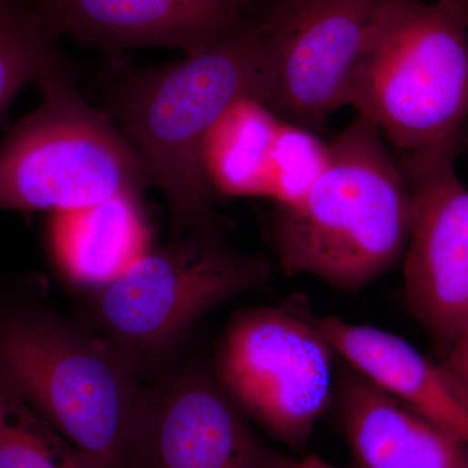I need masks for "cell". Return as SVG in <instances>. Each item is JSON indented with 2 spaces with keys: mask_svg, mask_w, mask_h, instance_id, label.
I'll list each match as a JSON object with an SVG mask.
<instances>
[{
  "mask_svg": "<svg viewBox=\"0 0 468 468\" xmlns=\"http://www.w3.org/2000/svg\"><path fill=\"white\" fill-rule=\"evenodd\" d=\"M412 199L384 135L356 117L329 144V162L310 192L277 207L271 242L282 272L344 292L372 284L402 261Z\"/></svg>",
  "mask_w": 468,
  "mask_h": 468,
  "instance_id": "cell-2",
  "label": "cell"
},
{
  "mask_svg": "<svg viewBox=\"0 0 468 468\" xmlns=\"http://www.w3.org/2000/svg\"><path fill=\"white\" fill-rule=\"evenodd\" d=\"M0 468H101L52 426L0 369Z\"/></svg>",
  "mask_w": 468,
  "mask_h": 468,
  "instance_id": "cell-17",
  "label": "cell"
},
{
  "mask_svg": "<svg viewBox=\"0 0 468 468\" xmlns=\"http://www.w3.org/2000/svg\"><path fill=\"white\" fill-rule=\"evenodd\" d=\"M260 18L168 66L111 82L106 113L140 153L167 203L171 236L217 223L203 151L212 128L241 98L263 101Z\"/></svg>",
  "mask_w": 468,
  "mask_h": 468,
  "instance_id": "cell-1",
  "label": "cell"
},
{
  "mask_svg": "<svg viewBox=\"0 0 468 468\" xmlns=\"http://www.w3.org/2000/svg\"><path fill=\"white\" fill-rule=\"evenodd\" d=\"M39 0H0V117L15 97L64 63Z\"/></svg>",
  "mask_w": 468,
  "mask_h": 468,
  "instance_id": "cell-16",
  "label": "cell"
},
{
  "mask_svg": "<svg viewBox=\"0 0 468 468\" xmlns=\"http://www.w3.org/2000/svg\"><path fill=\"white\" fill-rule=\"evenodd\" d=\"M0 369L101 468H116L144 378L106 335L68 322L27 282H0Z\"/></svg>",
  "mask_w": 468,
  "mask_h": 468,
  "instance_id": "cell-3",
  "label": "cell"
},
{
  "mask_svg": "<svg viewBox=\"0 0 468 468\" xmlns=\"http://www.w3.org/2000/svg\"><path fill=\"white\" fill-rule=\"evenodd\" d=\"M441 363L468 388V325L442 356Z\"/></svg>",
  "mask_w": 468,
  "mask_h": 468,
  "instance_id": "cell-19",
  "label": "cell"
},
{
  "mask_svg": "<svg viewBox=\"0 0 468 468\" xmlns=\"http://www.w3.org/2000/svg\"><path fill=\"white\" fill-rule=\"evenodd\" d=\"M402 153L461 137L468 122V27L423 0H383L349 103Z\"/></svg>",
  "mask_w": 468,
  "mask_h": 468,
  "instance_id": "cell-4",
  "label": "cell"
},
{
  "mask_svg": "<svg viewBox=\"0 0 468 468\" xmlns=\"http://www.w3.org/2000/svg\"><path fill=\"white\" fill-rule=\"evenodd\" d=\"M239 2L241 3L242 7L245 8L246 5H249V3L252 2V0H239Z\"/></svg>",
  "mask_w": 468,
  "mask_h": 468,
  "instance_id": "cell-22",
  "label": "cell"
},
{
  "mask_svg": "<svg viewBox=\"0 0 468 468\" xmlns=\"http://www.w3.org/2000/svg\"><path fill=\"white\" fill-rule=\"evenodd\" d=\"M335 356L316 320L254 307L228 324L212 372L246 417L301 449L334 401Z\"/></svg>",
  "mask_w": 468,
  "mask_h": 468,
  "instance_id": "cell-7",
  "label": "cell"
},
{
  "mask_svg": "<svg viewBox=\"0 0 468 468\" xmlns=\"http://www.w3.org/2000/svg\"><path fill=\"white\" fill-rule=\"evenodd\" d=\"M282 458L214 372L183 366L144 384L116 468H275Z\"/></svg>",
  "mask_w": 468,
  "mask_h": 468,
  "instance_id": "cell-10",
  "label": "cell"
},
{
  "mask_svg": "<svg viewBox=\"0 0 468 468\" xmlns=\"http://www.w3.org/2000/svg\"><path fill=\"white\" fill-rule=\"evenodd\" d=\"M42 101L0 143V211H68L140 196L149 169L124 132L92 109L67 61L37 82Z\"/></svg>",
  "mask_w": 468,
  "mask_h": 468,
  "instance_id": "cell-6",
  "label": "cell"
},
{
  "mask_svg": "<svg viewBox=\"0 0 468 468\" xmlns=\"http://www.w3.org/2000/svg\"><path fill=\"white\" fill-rule=\"evenodd\" d=\"M337 356L468 446V388L392 332L337 316L316 319Z\"/></svg>",
  "mask_w": 468,
  "mask_h": 468,
  "instance_id": "cell-13",
  "label": "cell"
},
{
  "mask_svg": "<svg viewBox=\"0 0 468 468\" xmlns=\"http://www.w3.org/2000/svg\"><path fill=\"white\" fill-rule=\"evenodd\" d=\"M271 273L268 258L233 248L218 224L175 234L95 291V325L144 378L154 377L205 316L261 288Z\"/></svg>",
  "mask_w": 468,
  "mask_h": 468,
  "instance_id": "cell-5",
  "label": "cell"
},
{
  "mask_svg": "<svg viewBox=\"0 0 468 468\" xmlns=\"http://www.w3.org/2000/svg\"><path fill=\"white\" fill-rule=\"evenodd\" d=\"M436 3L461 18L468 27V0H436Z\"/></svg>",
  "mask_w": 468,
  "mask_h": 468,
  "instance_id": "cell-21",
  "label": "cell"
},
{
  "mask_svg": "<svg viewBox=\"0 0 468 468\" xmlns=\"http://www.w3.org/2000/svg\"><path fill=\"white\" fill-rule=\"evenodd\" d=\"M383 0H276L260 16L263 103L319 128L349 103L351 79Z\"/></svg>",
  "mask_w": 468,
  "mask_h": 468,
  "instance_id": "cell-8",
  "label": "cell"
},
{
  "mask_svg": "<svg viewBox=\"0 0 468 468\" xmlns=\"http://www.w3.org/2000/svg\"><path fill=\"white\" fill-rule=\"evenodd\" d=\"M275 468H335L329 464L328 462L322 460V458L310 455V457L303 458L300 461H291L282 458Z\"/></svg>",
  "mask_w": 468,
  "mask_h": 468,
  "instance_id": "cell-20",
  "label": "cell"
},
{
  "mask_svg": "<svg viewBox=\"0 0 468 468\" xmlns=\"http://www.w3.org/2000/svg\"><path fill=\"white\" fill-rule=\"evenodd\" d=\"M460 144L452 138L399 160L412 199L403 292L441 358L468 325V189L455 168Z\"/></svg>",
  "mask_w": 468,
  "mask_h": 468,
  "instance_id": "cell-9",
  "label": "cell"
},
{
  "mask_svg": "<svg viewBox=\"0 0 468 468\" xmlns=\"http://www.w3.org/2000/svg\"><path fill=\"white\" fill-rule=\"evenodd\" d=\"M282 117L263 101L241 98L218 119L203 160L214 192L266 198L268 174Z\"/></svg>",
  "mask_w": 468,
  "mask_h": 468,
  "instance_id": "cell-15",
  "label": "cell"
},
{
  "mask_svg": "<svg viewBox=\"0 0 468 468\" xmlns=\"http://www.w3.org/2000/svg\"><path fill=\"white\" fill-rule=\"evenodd\" d=\"M58 37L116 57L132 48L194 55L228 38L245 17L239 0H39Z\"/></svg>",
  "mask_w": 468,
  "mask_h": 468,
  "instance_id": "cell-11",
  "label": "cell"
},
{
  "mask_svg": "<svg viewBox=\"0 0 468 468\" xmlns=\"http://www.w3.org/2000/svg\"><path fill=\"white\" fill-rule=\"evenodd\" d=\"M329 162V144L294 122L282 119L268 174L267 197L277 207L295 205L310 192Z\"/></svg>",
  "mask_w": 468,
  "mask_h": 468,
  "instance_id": "cell-18",
  "label": "cell"
},
{
  "mask_svg": "<svg viewBox=\"0 0 468 468\" xmlns=\"http://www.w3.org/2000/svg\"><path fill=\"white\" fill-rule=\"evenodd\" d=\"M337 396L358 468H468L466 443L356 369Z\"/></svg>",
  "mask_w": 468,
  "mask_h": 468,
  "instance_id": "cell-12",
  "label": "cell"
},
{
  "mask_svg": "<svg viewBox=\"0 0 468 468\" xmlns=\"http://www.w3.org/2000/svg\"><path fill=\"white\" fill-rule=\"evenodd\" d=\"M52 258L75 284H111L150 250V230L140 196L120 194L97 205L52 214Z\"/></svg>",
  "mask_w": 468,
  "mask_h": 468,
  "instance_id": "cell-14",
  "label": "cell"
}]
</instances>
